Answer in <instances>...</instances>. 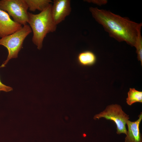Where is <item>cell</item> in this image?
<instances>
[{"mask_svg":"<svg viewBox=\"0 0 142 142\" xmlns=\"http://www.w3.org/2000/svg\"><path fill=\"white\" fill-rule=\"evenodd\" d=\"M93 17L102 26L109 36L119 42L125 41L135 47L140 40L142 23H138L128 18L115 14L109 11L90 7Z\"/></svg>","mask_w":142,"mask_h":142,"instance_id":"6da1fadb","label":"cell"},{"mask_svg":"<svg viewBox=\"0 0 142 142\" xmlns=\"http://www.w3.org/2000/svg\"><path fill=\"white\" fill-rule=\"evenodd\" d=\"M52 5L50 3L37 14L28 12V23L33 33L32 41L39 50L42 48L44 39L47 34L54 32L57 29V25L54 23L51 15Z\"/></svg>","mask_w":142,"mask_h":142,"instance_id":"7a4b0ae2","label":"cell"},{"mask_svg":"<svg viewBox=\"0 0 142 142\" xmlns=\"http://www.w3.org/2000/svg\"><path fill=\"white\" fill-rule=\"evenodd\" d=\"M32 31L30 26L26 24L15 32L0 39V45L6 48L8 53L6 60L0 68L4 67L11 59L18 57V53L23 47L24 40Z\"/></svg>","mask_w":142,"mask_h":142,"instance_id":"3957f363","label":"cell"},{"mask_svg":"<svg viewBox=\"0 0 142 142\" xmlns=\"http://www.w3.org/2000/svg\"><path fill=\"white\" fill-rule=\"evenodd\" d=\"M102 118L114 122L116 126L118 134L124 133L126 134L127 131L125 125L129 119V115L122 110L120 105L115 104L108 106L104 111L95 115L94 119L96 120Z\"/></svg>","mask_w":142,"mask_h":142,"instance_id":"277c9868","label":"cell"},{"mask_svg":"<svg viewBox=\"0 0 142 142\" xmlns=\"http://www.w3.org/2000/svg\"><path fill=\"white\" fill-rule=\"evenodd\" d=\"M0 9L7 12L15 22L23 26L28 22V8L25 0H1Z\"/></svg>","mask_w":142,"mask_h":142,"instance_id":"5b68a950","label":"cell"},{"mask_svg":"<svg viewBox=\"0 0 142 142\" xmlns=\"http://www.w3.org/2000/svg\"><path fill=\"white\" fill-rule=\"evenodd\" d=\"M71 11L70 0H54L52 5L51 13L54 23L57 25L64 20Z\"/></svg>","mask_w":142,"mask_h":142,"instance_id":"8992f818","label":"cell"},{"mask_svg":"<svg viewBox=\"0 0 142 142\" xmlns=\"http://www.w3.org/2000/svg\"><path fill=\"white\" fill-rule=\"evenodd\" d=\"M22 26L12 20L6 12L0 9V37L11 34Z\"/></svg>","mask_w":142,"mask_h":142,"instance_id":"52a82bcc","label":"cell"},{"mask_svg":"<svg viewBox=\"0 0 142 142\" xmlns=\"http://www.w3.org/2000/svg\"><path fill=\"white\" fill-rule=\"evenodd\" d=\"M139 118L135 121L128 120L126 123L128 131L125 138V142H142L141 135L139 130V125L142 119L141 112Z\"/></svg>","mask_w":142,"mask_h":142,"instance_id":"ba28073f","label":"cell"},{"mask_svg":"<svg viewBox=\"0 0 142 142\" xmlns=\"http://www.w3.org/2000/svg\"><path fill=\"white\" fill-rule=\"evenodd\" d=\"M97 58L95 55L92 52L85 51L80 53L78 55L77 61L82 66H90L96 62Z\"/></svg>","mask_w":142,"mask_h":142,"instance_id":"9c48e42d","label":"cell"},{"mask_svg":"<svg viewBox=\"0 0 142 142\" xmlns=\"http://www.w3.org/2000/svg\"><path fill=\"white\" fill-rule=\"evenodd\" d=\"M25 1L28 9L33 12L37 10L41 12L52 2L50 0H25Z\"/></svg>","mask_w":142,"mask_h":142,"instance_id":"30bf717a","label":"cell"},{"mask_svg":"<svg viewBox=\"0 0 142 142\" xmlns=\"http://www.w3.org/2000/svg\"><path fill=\"white\" fill-rule=\"evenodd\" d=\"M126 102L128 105H131L137 102L142 103V92L136 90L134 88H130L128 93Z\"/></svg>","mask_w":142,"mask_h":142,"instance_id":"8fae6325","label":"cell"},{"mask_svg":"<svg viewBox=\"0 0 142 142\" xmlns=\"http://www.w3.org/2000/svg\"><path fill=\"white\" fill-rule=\"evenodd\" d=\"M12 90L13 88L12 87L7 86L3 83L0 79V92L1 91L8 92Z\"/></svg>","mask_w":142,"mask_h":142,"instance_id":"7c38bea8","label":"cell"},{"mask_svg":"<svg viewBox=\"0 0 142 142\" xmlns=\"http://www.w3.org/2000/svg\"><path fill=\"white\" fill-rule=\"evenodd\" d=\"M84 1L87 2L89 3H92L100 5L106 3L107 1L105 0L99 1L93 0H84Z\"/></svg>","mask_w":142,"mask_h":142,"instance_id":"4fadbf2b","label":"cell"}]
</instances>
